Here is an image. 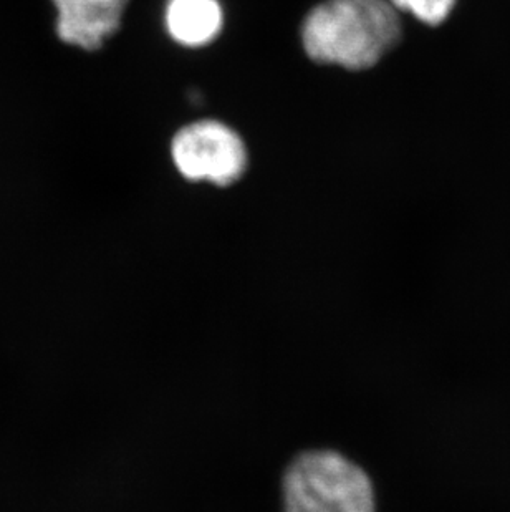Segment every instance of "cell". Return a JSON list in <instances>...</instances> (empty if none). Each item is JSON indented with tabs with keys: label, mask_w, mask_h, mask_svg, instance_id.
<instances>
[{
	"label": "cell",
	"mask_w": 510,
	"mask_h": 512,
	"mask_svg": "<svg viewBox=\"0 0 510 512\" xmlns=\"http://www.w3.org/2000/svg\"><path fill=\"white\" fill-rule=\"evenodd\" d=\"M400 39V15L388 0H327L302 30L308 57L348 70L373 67Z\"/></svg>",
	"instance_id": "cell-1"
},
{
	"label": "cell",
	"mask_w": 510,
	"mask_h": 512,
	"mask_svg": "<svg viewBox=\"0 0 510 512\" xmlns=\"http://www.w3.org/2000/svg\"><path fill=\"white\" fill-rule=\"evenodd\" d=\"M284 512H375L365 471L335 451H308L284 476Z\"/></svg>",
	"instance_id": "cell-2"
},
{
	"label": "cell",
	"mask_w": 510,
	"mask_h": 512,
	"mask_svg": "<svg viewBox=\"0 0 510 512\" xmlns=\"http://www.w3.org/2000/svg\"><path fill=\"white\" fill-rule=\"evenodd\" d=\"M173 161L186 179L229 186L246 171L247 151L229 126L198 121L174 136Z\"/></svg>",
	"instance_id": "cell-3"
},
{
	"label": "cell",
	"mask_w": 510,
	"mask_h": 512,
	"mask_svg": "<svg viewBox=\"0 0 510 512\" xmlns=\"http://www.w3.org/2000/svg\"><path fill=\"white\" fill-rule=\"evenodd\" d=\"M130 0H52L58 39L80 49L97 50L120 29Z\"/></svg>",
	"instance_id": "cell-4"
},
{
	"label": "cell",
	"mask_w": 510,
	"mask_h": 512,
	"mask_svg": "<svg viewBox=\"0 0 510 512\" xmlns=\"http://www.w3.org/2000/svg\"><path fill=\"white\" fill-rule=\"evenodd\" d=\"M166 27L184 47H203L222 29V9L217 0H169Z\"/></svg>",
	"instance_id": "cell-5"
},
{
	"label": "cell",
	"mask_w": 510,
	"mask_h": 512,
	"mask_svg": "<svg viewBox=\"0 0 510 512\" xmlns=\"http://www.w3.org/2000/svg\"><path fill=\"white\" fill-rule=\"evenodd\" d=\"M396 10L414 15L428 25L443 24L453 12L456 0H388Z\"/></svg>",
	"instance_id": "cell-6"
}]
</instances>
